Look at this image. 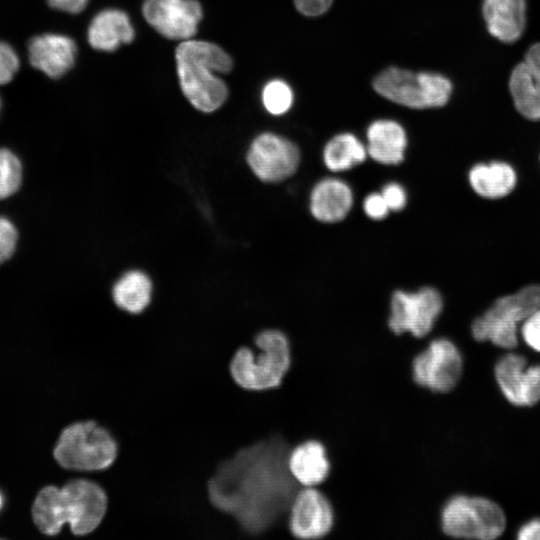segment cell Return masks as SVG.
Masks as SVG:
<instances>
[{
  "label": "cell",
  "instance_id": "34",
  "mask_svg": "<svg viewBox=\"0 0 540 540\" xmlns=\"http://www.w3.org/2000/svg\"><path fill=\"white\" fill-rule=\"evenodd\" d=\"M520 540H540V518L530 520L518 531Z\"/></svg>",
  "mask_w": 540,
  "mask_h": 540
},
{
  "label": "cell",
  "instance_id": "33",
  "mask_svg": "<svg viewBox=\"0 0 540 540\" xmlns=\"http://www.w3.org/2000/svg\"><path fill=\"white\" fill-rule=\"evenodd\" d=\"M89 0H47L50 7L70 14L80 13Z\"/></svg>",
  "mask_w": 540,
  "mask_h": 540
},
{
  "label": "cell",
  "instance_id": "7",
  "mask_svg": "<svg viewBox=\"0 0 540 540\" xmlns=\"http://www.w3.org/2000/svg\"><path fill=\"white\" fill-rule=\"evenodd\" d=\"M540 308V285H528L514 294L498 298L471 325L477 341L512 349L518 344V324Z\"/></svg>",
  "mask_w": 540,
  "mask_h": 540
},
{
  "label": "cell",
  "instance_id": "14",
  "mask_svg": "<svg viewBox=\"0 0 540 540\" xmlns=\"http://www.w3.org/2000/svg\"><path fill=\"white\" fill-rule=\"evenodd\" d=\"M495 378L506 399L516 406H532L540 400V365L527 366L519 354H507L495 365Z\"/></svg>",
  "mask_w": 540,
  "mask_h": 540
},
{
  "label": "cell",
  "instance_id": "22",
  "mask_svg": "<svg viewBox=\"0 0 540 540\" xmlns=\"http://www.w3.org/2000/svg\"><path fill=\"white\" fill-rule=\"evenodd\" d=\"M473 191L486 199H500L510 194L517 183L514 168L503 161L475 164L468 173Z\"/></svg>",
  "mask_w": 540,
  "mask_h": 540
},
{
  "label": "cell",
  "instance_id": "25",
  "mask_svg": "<svg viewBox=\"0 0 540 540\" xmlns=\"http://www.w3.org/2000/svg\"><path fill=\"white\" fill-rule=\"evenodd\" d=\"M262 103L268 113L280 116L290 110L294 95L289 84L281 79H273L262 90Z\"/></svg>",
  "mask_w": 540,
  "mask_h": 540
},
{
  "label": "cell",
  "instance_id": "9",
  "mask_svg": "<svg viewBox=\"0 0 540 540\" xmlns=\"http://www.w3.org/2000/svg\"><path fill=\"white\" fill-rule=\"evenodd\" d=\"M443 310V298L433 287L416 291L396 290L390 301L388 328L399 336L409 333L423 338L433 329Z\"/></svg>",
  "mask_w": 540,
  "mask_h": 540
},
{
  "label": "cell",
  "instance_id": "29",
  "mask_svg": "<svg viewBox=\"0 0 540 540\" xmlns=\"http://www.w3.org/2000/svg\"><path fill=\"white\" fill-rule=\"evenodd\" d=\"M520 333L530 348L540 352V308L521 323Z\"/></svg>",
  "mask_w": 540,
  "mask_h": 540
},
{
  "label": "cell",
  "instance_id": "6",
  "mask_svg": "<svg viewBox=\"0 0 540 540\" xmlns=\"http://www.w3.org/2000/svg\"><path fill=\"white\" fill-rule=\"evenodd\" d=\"M382 97L412 109L444 106L452 93L451 81L435 72H412L399 67L381 71L373 80Z\"/></svg>",
  "mask_w": 540,
  "mask_h": 540
},
{
  "label": "cell",
  "instance_id": "36",
  "mask_svg": "<svg viewBox=\"0 0 540 540\" xmlns=\"http://www.w3.org/2000/svg\"><path fill=\"white\" fill-rule=\"evenodd\" d=\"M0 110H1V99H0Z\"/></svg>",
  "mask_w": 540,
  "mask_h": 540
},
{
  "label": "cell",
  "instance_id": "18",
  "mask_svg": "<svg viewBox=\"0 0 540 540\" xmlns=\"http://www.w3.org/2000/svg\"><path fill=\"white\" fill-rule=\"evenodd\" d=\"M287 465L293 479L302 487L321 485L332 469L325 445L316 439H307L294 446Z\"/></svg>",
  "mask_w": 540,
  "mask_h": 540
},
{
  "label": "cell",
  "instance_id": "20",
  "mask_svg": "<svg viewBox=\"0 0 540 540\" xmlns=\"http://www.w3.org/2000/svg\"><path fill=\"white\" fill-rule=\"evenodd\" d=\"M134 27L126 12L108 8L98 12L91 20L87 39L92 48L113 52L123 44L133 41Z\"/></svg>",
  "mask_w": 540,
  "mask_h": 540
},
{
  "label": "cell",
  "instance_id": "30",
  "mask_svg": "<svg viewBox=\"0 0 540 540\" xmlns=\"http://www.w3.org/2000/svg\"><path fill=\"white\" fill-rule=\"evenodd\" d=\"M381 194L384 197L390 211H401L407 204V193L405 188L397 182L386 183Z\"/></svg>",
  "mask_w": 540,
  "mask_h": 540
},
{
  "label": "cell",
  "instance_id": "31",
  "mask_svg": "<svg viewBox=\"0 0 540 540\" xmlns=\"http://www.w3.org/2000/svg\"><path fill=\"white\" fill-rule=\"evenodd\" d=\"M363 210L372 220H383L390 212L381 192H372L368 194L363 201Z\"/></svg>",
  "mask_w": 540,
  "mask_h": 540
},
{
  "label": "cell",
  "instance_id": "19",
  "mask_svg": "<svg viewBox=\"0 0 540 540\" xmlns=\"http://www.w3.org/2000/svg\"><path fill=\"white\" fill-rule=\"evenodd\" d=\"M367 154L375 162L388 166L401 164L408 138L403 126L391 119H378L367 128Z\"/></svg>",
  "mask_w": 540,
  "mask_h": 540
},
{
  "label": "cell",
  "instance_id": "27",
  "mask_svg": "<svg viewBox=\"0 0 540 540\" xmlns=\"http://www.w3.org/2000/svg\"><path fill=\"white\" fill-rule=\"evenodd\" d=\"M20 61L9 44L0 41V85L9 83L19 70Z\"/></svg>",
  "mask_w": 540,
  "mask_h": 540
},
{
  "label": "cell",
  "instance_id": "24",
  "mask_svg": "<svg viewBox=\"0 0 540 540\" xmlns=\"http://www.w3.org/2000/svg\"><path fill=\"white\" fill-rule=\"evenodd\" d=\"M368 157L366 145L353 133L332 137L324 146L323 163L332 172H344L363 163Z\"/></svg>",
  "mask_w": 540,
  "mask_h": 540
},
{
  "label": "cell",
  "instance_id": "21",
  "mask_svg": "<svg viewBox=\"0 0 540 540\" xmlns=\"http://www.w3.org/2000/svg\"><path fill=\"white\" fill-rule=\"evenodd\" d=\"M483 17L489 33L499 41H517L525 28V0H484Z\"/></svg>",
  "mask_w": 540,
  "mask_h": 540
},
{
  "label": "cell",
  "instance_id": "26",
  "mask_svg": "<svg viewBox=\"0 0 540 540\" xmlns=\"http://www.w3.org/2000/svg\"><path fill=\"white\" fill-rule=\"evenodd\" d=\"M22 166L17 156L6 148H0V199L13 195L20 187Z\"/></svg>",
  "mask_w": 540,
  "mask_h": 540
},
{
  "label": "cell",
  "instance_id": "3",
  "mask_svg": "<svg viewBox=\"0 0 540 540\" xmlns=\"http://www.w3.org/2000/svg\"><path fill=\"white\" fill-rule=\"evenodd\" d=\"M181 90L197 110L211 113L227 99L228 88L219 75L231 71L230 55L215 43L188 39L175 50Z\"/></svg>",
  "mask_w": 540,
  "mask_h": 540
},
{
  "label": "cell",
  "instance_id": "15",
  "mask_svg": "<svg viewBox=\"0 0 540 540\" xmlns=\"http://www.w3.org/2000/svg\"><path fill=\"white\" fill-rule=\"evenodd\" d=\"M509 90L515 108L522 116L540 120V42L533 44L513 68Z\"/></svg>",
  "mask_w": 540,
  "mask_h": 540
},
{
  "label": "cell",
  "instance_id": "17",
  "mask_svg": "<svg viewBox=\"0 0 540 540\" xmlns=\"http://www.w3.org/2000/svg\"><path fill=\"white\" fill-rule=\"evenodd\" d=\"M353 203L354 194L346 181L337 177H325L310 192L309 210L317 221L331 224L345 219Z\"/></svg>",
  "mask_w": 540,
  "mask_h": 540
},
{
  "label": "cell",
  "instance_id": "8",
  "mask_svg": "<svg viewBox=\"0 0 540 540\" xmlns=\"http://www.w3.org/2000/svg\"><path fill=\"white\" fill-rule=\"evenodd\" d=\"M440 519L443 532L454 538L492 540L506 527L501 507L483 497H452L443 506Z\"/></svg>",
  "mask_w": 540,
  "mask_h": 540
},
{
  "label": "cell",
  "instance_id": "35",
  "mask_svg": "<svg viewBox=\"0 0 540 540\" xmlns=\"http://www.w3.org/2000/svg\"><path fill=\"white\" fill-rule=\"evenodd\" d=\"M1 506H2V497L0 495V508H1Z\"/></svg>",
  "mask_w": 540,
  "mask_h": 540
},
{
  "label": "cell",
  "instance_id": "12",
  "mask_svg": "<svg viewBox=\"0 0 540 540\" xmlns=\"http://www.w3.org/2000/svg\"><path fill=\"white\" fill-rule=\"evenodd\" d=\"M335 513L329 498L314 487L300 489L289 509L288 528L300 540H316L333 529Z\"/></svg>",
  "mask_w": 540,
  "mask_h": 540
},
{
  "label": "cell",
  "instance_id": "23",
  "mask_svg": "<svg viewBox=\"0 0 540 540\" xmlns=\"http://www.w3.org/2000/svg\"><path fill=\"white\" fill-rule=\"evenodd\" d=\"M152 288V281L146 273L130 270L113 285L112 299L119 309L130 314H139L150 304Z\"/></svg>",
  "mask_w": 540,
  "mask_h": 540
},
{
  "label": "cell",
  "instance_id": "28",
  "mask_svg": "<svg viewBox=\"0 0 540 540\" xmlns=\"http://www.w3.org/2000/svg\"><path fill=\"white\" fill-rule=\"evenodd\" d=\"M17 230L13 223L0 216V264L9 259L16 247Z\"/></svg>",
  "mask_w": 540,
  "mask_h": 540
},
{
  "label": "cell",
  "instance_id": "11",
  "mask_svg": "<svg viewBox=\"0 0 540 540\" xmlns=\"http://www.w3.org/2000/svg\"><path fill=\"white\" fill-rule=\"evenodd\" d=\"M300 160L298 146L272 132L257 135L246 154L249 168L265 183H279L288 179L297 171Z\"/></svg>",
  "mask_w": 540,
  "mask_h": 540
},
{
  "label": "cell",
  "instance_id": "10",
  "mask_svg": "<svg viewBox=\"0 0 540 540\" xmlns=\"http://www.w3.org/2000/svg\"><path fill=\"white\" fill-rule=\"evenodd\" d=\"M462 367L457 346L447 338H437L412 359V380L434 393H447L459 382Z\"/></svg>",
  "mask_w": 540,
  "mask_h": 540
},
{
  "label": "cell",
  "instance_id": "2",
  "mask_svg": "<svg viewBox=\"0 0 540 540\" xmlns=\"http://www.w3.org/2000/svg\"><path fill=\"white\" fill-rule=\"evenodd\" d=\"M108 499L104 489L88 479H73L63 487L46 486L37 495L32 516L39 530L56 535L69 524L75 535L94 531L103 520Z\"/></svg>",
  "mask_w": 540,
  "mask_h": 540
},
{
  "label": "cell",
  "instance_id": "32",
  "mask_svg": "<svg viewBox=\"0 0 540 540\" xmlns=\"http://www.w3.org/2000/svg\"><path fill=\"white\" fill-rule=\"evenodd\" d=\"M332 3L333 0H294L297 11L307 17H317L324 14Z\"/></svg>",
  "mask_w": 540,
  "mask_h": 540
},
{
  "label": "cell",
  "instance_id": "1",
  "mask_svg": "<svg viewBox=\"0 0 540 540\" xmlns=\"http://www.w3.org/2000/svg\"><path fill=\"white\" fill-rule=\"evenodd\" d=\"M290 444L280 436L239 450L208 481L211 503L250 533L265 531L289 514L298 483L287 460Z\"/></svg>",
  "mask_w": 540,
  "mask_h": 540
},
{
  "label": "cell",
  "instance_id": "4",
  "mask_svg": "<svg viewBox=\"0 0 540 540\" xmlns=\"http://www.w3.org/2000/svg\"><path fill=\"white\" fill-rule=\"evenodd\" d=\"M258 353L240 347L232 357L229 371L235 383L249 391H265L281 386L292 366V346L279 329H264L254 338Z\"/></svg>",
  "mask_w": 540,
  "mask_h": 540
},
{
  "label": "cell",
  "instance_id": "5",
  "mask_svg": "<svg viewBox=\"0 0 540 540\" xmlns=\"http://www.w3.org/2000/svg\"><path fill=\"white\" fill-rule=\"evenodd\" d=\"M117 453L118 444L112 434L94 420L75 422L64 428L53 450L61 467L76 471L107 469Z\"/></svg>",
  "mask_w": 540,
  "mask_h": 540
},
{
  "label": "cell",
  "instance_id": "16",
  "mask_svg": "<svg viewBox=\"0 0 540 540\" xmlns=\"http://www.w3.org/2000/svg\"><path fill=\"white\" fill-rule=\"evenodd\" d=\"M77 46L72 38L57 33L33 37L28 45L31 65L50 78H60L74 65Z\"/></svg>",
  "mask_w": 540,
  "mask_h": 540
},
{
  "label": "cell",
  "instance_id": "13",
  "mask_svg": "<svg viewBox=\"0 0 540 540\" xmlns=\"http://www.w3.org/2000/svg\"><path fill=\"white\" fill-rule=\"evenodd\" d=\"M142 13L147 23L163 37L181 41L196 34L203 17L197 0H145Z\"/></svg>",
  "mask_w": 540,
  "mask_h": 540
}]
</instances>
